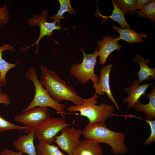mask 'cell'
Here are the masks:
<instances>
[{"label":"cell","instance_id":"cell-1","mask_svg":"<svg viewBox=\"0 0 155 155\" xmlns=\"http://www.w3.org/2000/svg\"><path fill=\"white\" fill-rule=\"evenodd\" d=\"M41 76L40 82L51 96L59 103L66 100L74 105L82 104L84 98L78 95L71 86H68L57 73L49 69L46 66L41 65Z\"/></svg>","mask_w":155,"mask_h":155},{"label":"cell","instance_id":"cell-2","mask_svg":"<svg viewBox=\"0 0 155 155\" xmlns=\"http://www.w3.org/2000/svg\"><path fill=\"white\" fill-rule=\"evenodd\" d=\"M82 135L85 138L108 145L115 154L124 155L128 151L125 144V134L110 129L105 123L88 124L82 130Z\"/></svg>","mask_w":155,"mask_h":155},{"label":"cell","instance_id":"cell-3","mask_svg":"<svg viewBox=\"0 0 155 155\" xmlns=\"http://www.w3.org/2000/svg\"><path fill=\"white\" fill-rule=\"evenodd\" d=\"M100 97L95 93L91 97L84 98L81 104L70 105L66 108V110L70 113L79 112L81 115L88 118L89 121L88 124L105 123L107 120L113 115L115 109L113 106L103 102L96 105L97 99Z\"/></svg>","mask_w":155,"mask_h":155},{"label":"cell","instance_id":"cell-4","mask_svg":"<svg viewBox=\"0 0 155 155\" xmlns=\"http://www.w3.org/2000/svg\"><path fill=\"white\" fill-rule=\"evenodd\" d=\"M26 76L28 79L33 83L35 93L31 102L23 110L22 113L34 107H50L54 109L61 117L65 118L66 114L65 105L57 102L51 96L38 79L35 68L30 67L26 73Z\"/></svg>","mask_w":155,"mask_h":155},{"label":"cell","instance_id":"cell-5","mask_svg":"<svg viewBox=\"0 0 155 155\" xmlns=\"http://www.w3.org/2000/svg\"><path fill=\"white\" fill-rule=\"evenodd\" d=\"M98 49L97 46L96 49L92 54L86 53L84 50L81 49L83 56L82 61L73 64L69 70L70 75L77 79L82 85H85L90 80L94 84L98 82L99 78L94 71L97 58L98 56Z\"/></svg>","mask_w":155,"mask_h":155},{"label":"cell","instance_id":"cell-6","mask_svg":"<svg viewBox=\"0 0 155 155\" xmlns=\"http://www.w3.org/2000/svg\"><path fill=\"white\" fill-rule=\"evenodd\" d=\"M71 125L65 118L50 117L35 130V136L39 141L52 144L59 132Z\"/></svg>","mask_w":155,"mask_h":155},{"label":"cell","instance_id":"cell-7","mask_svg":"<svg viewBox=\"0 0 155 155\" xmlns=\"http://www.w3.org/2000/svg\"><path fill=\"white\" fill-rule=\"evenodd\" d=\"M47 107H34L15 117V120L31 130H35L50 117Z\"/></svg>","mask_w":155,"mask_h":155},{"label":"cell","instance_id":"cell-8","mask_svg":"<svg viewBox=\"0 0 155 155\" xmlns=\"http://www.w3.org/2000/svg\"><path fill=\"white\" fill-rule=\"evenodd\" d=\"M61 132L60 135L55 137L54 142L63 151L66 152L68 155H71L80 143L82 130L79 129H76L73 127H65Z\"/></svg>","mask_w":155,"mask_h":155},{"label":"cell","instance_id":"cell-9","mask_svg":"<svg viewBox=\"0 0 155 155\" xmlns=\"http://www.w3.org/2000/svg\"><path fill=\"white\" fill-rule=\"evenodd\" d=\"M33 16L34 18L28 19L27 21L29 25L32 26H39L40 29L39 36L37 41L33 44L28 46V48L36 44L37 49L36 52H37L38 44L42 38L45 36H51L53 34V31L55 30H59L64 28L56 25V22H48L47 19L49 17V16L46 10L42 11L40 14H37L36 16L34 15Z\"/></svg>","mask_w":155,"mask_h":155},{"label":"cell","instance_id":"cell-10","mask_svg":"<svg viewBox=\"0 0 155 155\" xmlns=\"http://www.w3.org/2000/svg\"><path fill=\"white\" fill-rule=\"evenodd\" d=\"M112 64L104 66L100 70V77L98 83L94 84L92 87L95 89V93L99 95L103 96L105 93L118 110L121 109L111 91L110 85L109 75L113 67Z\"/></svg>","mask_w":155,"mask_h":155},{"label":"cell","instance_id":"cell-11","mask_svg":"<svg viewBox=\"0 0 155 155\" xmlns=\"http://www.w3.org/2000/svg\"><path fill=\"white\" fill-rule=\"evenodd\" d=\"M119 40L118 38L105 35L102 40L98 42L97 46H99L98 53L100 65L105 64L111 53L115 50L119 51L122 48V45L118 43Z\"/></svg>","mask_w":155,"mask_h":155},{"label":"cell","instance_id":"cell-12","mask_svg":"<svg viewBox=\"0 0 155 155\" xmlns=\"http://www.w3.org/2000/svg\"><path fill=\"white\" fill-rule=\"evenodd\" d=\"M154 83L148 84L145 83L141 84L138 80L134 81L131 86L125 89L124 92L128 94L127 96L123 100V102L127 103V108H132L135 103L143 95L146 94L145 92L150 86Z\"/></svg>","mask_w":155,"mask_h":155},{"label":"cell","instance_id":"cell-13","mask_svg":"<svg viewBox=\"0 0 155 155\" xmlns=\"http://www.w3.org/2000/svg\"><path fill=\"white\" fill-rule=\"evenodd\" d=\"M35 130H32L27 135H24L15 140L13 145L19 151L28 155H37L34 143Z\"/></svg>","mask_w":155,"mask_h":155},{"label":"cell","instance_id":"cell-14","mask_svg":"<svg viewBox=\"0 0 155 155\" xmlns=\"http://www.w3.org/2000/svg\"><path fill=\"white\" fill-rule=\"evenodd\" d=\"M104 151L100 143L86 139L80 143L71 155H103Z\"/></svg>","mask_w":155,"mask_h":155},{"label":"cell","instance_id":"cell-15","mask_svg":"<svg viewBox=\"0 0 155 155\" xmlns=\"http://www.w3.org/2000/svg\"><path fill=\"white\" fill-rule=\"evenodd\" d=\"M135 55L133 61L137 63L140 67V70L137 73L140 83L141 84L146 80H155V68H151L148 66L150 60L149 59L145 60L144 57L137 53Z\"/></svg>","mask_w":155,"mask_h":155},{"label":"cell","instance_id":"cell-16","mask_svg":"<svg viewBox=\"0 0 155 155\" xmlns=\"http://www.w3.org/2000/svg\"><path fill=\"white\" fill-rule=\"evenodd\" d=\"M149 99V102L146 104H142L140 100H138L133 107L136 111L142 112L146 115V119L153 120L155 118V88L154 86L151 92L146 94Z\"/></svg>","mask_w":155,"mask_h":155},{"label":"cell","instance_id":"cell-17","mask_svg":"<svg viewBox=\"0 0 155 155\" xmlns=\"http://www.w3.org/2000/svg\"><path fill=\"white\" fill-rule=\"evenodd\" d=\"M111 27L116 30L117 32L120 34V36L118 37L119 40H123L131 43H144L147 44L143 39H147V35L144 33H137L132 30L131 28H121L114 25Z\"/></svg>","mask_w":155,"mask_h":155},{"label":"cell","instance_id":"cell-18","mask_svg":"<svg viewBox=\"0 0 155 155\" xmlns=\"http://www.w3.org/2000/svg\"><path fill=\"white\" fill-rule=\"evenodd\" d=\"M6 50L15 51L14 48L10 44H3L0 46V87H1L5 86L7 83L6 76L7 72L20 63H10L3 59V52Z\"/></svg>","mask_w":155,"mask_h":155},{"label":"cell","instance_id":"cell-19","mask_svg":"<svg viewBox=\"0 0 155 155\" xmlns=\"http://www.w3.org/2000/svg\"><path fill=\"white\" fill-rule=\"evenodd\" d=\"M37 155H67L61 152L58 146L40 141L36 147Z\"/></svg>","mask_w":155,"mask_h":155},{"label":"cell","instance_id":"cell-20","mask_svg":"<svg viewBox=\"0 0 155 155\" xmlns=\"http://www.w3.org/2000/svg\"><path fill=\"white\" fill-rule=\"evenodd\" d=\"M58 1L60 5L59 9L56 14L51 16L50 18L56 22L58 25L61 26L60 20L65 18L63 15L65 12H68L74 15L76 13V11L72 7L70 0H59Z\"/></svg>","mask_w":155,"mask_h":155},{"label":"cell","instance_id":"cell-21","mask_svg":"<svg viewBox=\"0 0 155 155\" xmlns=\"http://www.w3.org/2000/svg\"><path fill=\"white\" fill-rule=\"evenodd\" d=\"M112 1L114 9L111 15L109 16H104L101 15L98 12L99 15L101 18L104 20H105L108 18H111L112 20L119 24L120 28H131L125 20L124 13L123 12L116 4L114 0H112Z\"/></svg>","mask_w":155,"mask_h":155},{"label":"cell","instance_id":"cell-22","mask_svg":"<svg viewBox=\"0 0 155 155\" xmlns=\"http://www.w3.org/2000/svg\"><path fill=\"white\" fill-rule=\"evenodd\" d=\"M11 130H18L28 133L31 130L25 126H20L13 123L0 115V134Z\"/></svg>","mask_w":155,"mask_h":155},{"label":"cell","instance_id":"cell-23","mask_svg":"<svg viewBox=\"0 0 155 155\" xmlns=\"http://www.w3.org/2000/svg\"><path fill=\"white\" fill-rule=\"evenodd\" d=\"M116 4L125 14H133L136 12L137 9L136 0H114Z\"/></svg>","mask_w":155,"mask_h":155},{"label":"cell","instance_id":"cell-24","mask_svg":"<svg viewBox=\"0 0 155 155\" xmlns=\"http://www.w3.org/2000/svg\"><path fill=\"white\" fill-rule=\"evenodd\" d=\"M136 15L140 17L148 18L150 21H155V1L146 5L141 10L136 12Z\"/></svg>","mask_w":155,"mask_h":155},{"label":"cell","instance_id":"cell-25","mask_svg":"<svg viewBox=\"0 0 155 155\" xmlns=\"http://www.w3.org/2000/svg\"><path fill=\"white\" fill-rule=\"evenodd\" d=\"M149 124L150 130V133L149 137L145 140L144 144L148 145L152 144L155 141V119L148 120L142 119Z\"/></svg>","mask_w":155,"mask_h":155},{"label":"cell","instance_id":"cell-26","mask_svg":"<svg viewBox=\"0 0 155 155\" xmlns=\"http://www.w3.org/2000/svg\"><path fill=\"white\" fill-rule=\"evenodd\" d=\"M10 18L6 4L5 3L3 6L0 8V24L1 25L6 24Z\"/></svg>","mask_w":155,"mask_h":155},{"label":"cell","instance_id":"cell-27","mask_svg":"<svg viewBox=\"0 0 155 155\" xmlns=\"http://www.w3.org/2000/svg\"><path fill=\"white\" fill-rule=\"evenodd\" d=\"M11 102L9 95L3 92L1 87H0V104H3L6 106L10 104Z\"/></svg>","mask_w":155,"mask_h":155},{"label":"cell","instance_id":"cell-28","mask_svg":"<svg viewBox=\"0 0 155 155\" xmlns=\"http://www.w3.org/2000/svg\"><path fill=\"white\" fill-rule=\"evenodd\" d=\"M1 155H23L21 152H15L7 149L3 150L0 153Z\"/></svg>","mask_w":155,"mask_h":155},{"label":"cell","instance_id":"cell-29","mask_svg":"<svg viewBox=\"0 0 155 155\" xmlns=\"http://www.w3.org/2000/svg\"><path fill=\"white\" fill-rule=\"evenodd\" d=\"M151 0H136L137 9L142 10L147 4L152 2Z\"/></svg>","mask_w":155,"mask_h":155},{"label":"cell","instance_id":"cell-30","mask_svg":"<svg viewBox=\"0 0 155 155\" xmlns=\"http://www.w3.org/2000/svg\"><path fill=\"white\" fill-rule=\"evenodd\" d=\"M1 25V24H0V26Z\"/></svg>","mask_w":155,"mask_h":155},{"label":"cell","instance_id":"cell-31","mask_svg":"<svg viewBox=\"0 0 155 155\" xmlns=\"http://www.w3.org/2000/svg\"><path fill=\"white\" fill-rule=\"evenodd\" d=\"M0 155H1V154H0Z\"/></svg>","mask_w":155,"mask_h":155}]
</instances>
